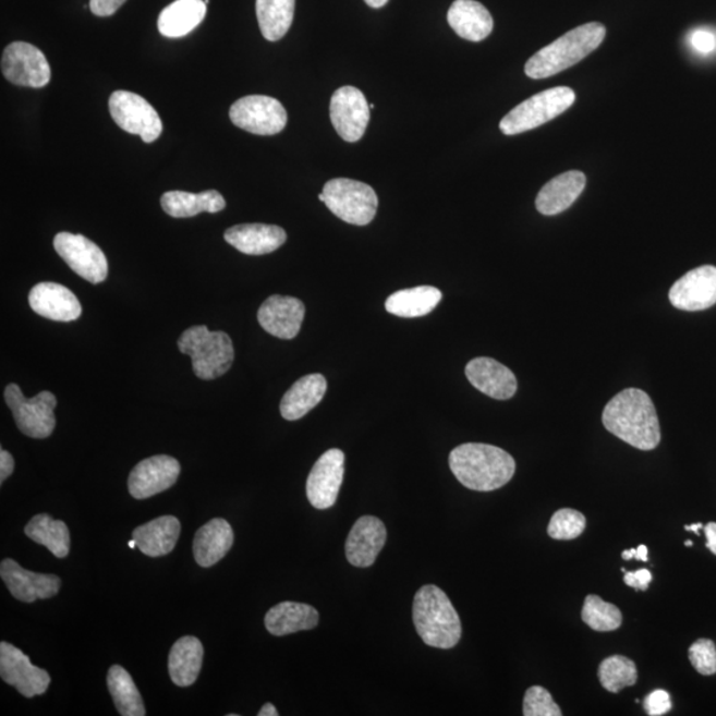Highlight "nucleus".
<instances>
[{
    "mask_svg": "<svg viewBox=\"0 0 716 716\" xmlns=\"http://www.w3.org/2000/svg\"><path fill=\"white\" fill-rule=\"evenodd\" d=\"M181 353L192 357L195 376L216 379L223 376L234 363V345L224 332H211L205 326L192 327L181 335Z\"/></svg>",
    "mask_w": 716,
    "mask_h": 716,
    "instance_id": "nucleus-5",
    "label": "nucleus"
},
{
    "mask_svg": "<svg viewBox=\"0 0 716 716\" xmlns=\"http://www.w3.org/2000/svg\"><path fill=\"white\" fill-rule=\"evenodd\" d=\"M707 538L706 547L716 556V523L712 522L703 527Z\"/></svg>",
    "mask_w": 716,
    "mask_h": 716,
    "instance_id": "nucleus-48",
    "label": "nucleus"
},
{
    "mask_svg": "<svg viewBox=\"0 0 716 716\" xmlns=\"http://www.w3.org/2000/svg\"><path fill=\"white\" fill-rule=\"evenodd\" d=\"M450 27L470 41H482L493 33L494 21L485 5L475 0H456L448 14Z\"/></svg>",
    "mask_w": 716,
    "mask_h": 716,
    "instance_id": "nucleus-26",
    "label": "nucleus"
},
{
    "mask_svg": "<svg viewBox=\"0 0 716 716\" xmlns=\"http://www.w3.org/2000/svg\"><path fill=\"white\" fill-rule=\"evenodd\" d=\"M581 617L586 626L596 632H611L622 623L621 610L596 595L586 596Z\"/></svg>",
    "mask_w": 716,
    "mask_h": 716,
    "instance_id": "nucleus-38",
    "label": "nucleus"
},
{
    "mask_svg": "<svg viewBox=\"0 0 716 716\" xmlns=\"http://www.w3.org/2000/svg\"><path fill=\"white\" fill-rule=\"evenodd\" d=\"M327 387V379L323 375H308L298 379L281 398V417L287 421L303 418L323 401Z\"/></svg>",
    "mask_w": 716,
    "mask_h": 716,
    "instance_id": "nucleus-27",
    "label": "nucleus"
},
{
    "mask_svg": "<svg viewBox=\"0 0 716 716\" xmlns=\"http://www.w3.org/2000/svg\"><path fill=\"white\" fill-rule=\"evenodd\" d=\"M607 29L602 23H587L569 31L534 54L525 64V75L542 80L557 75L596 51Z\"/></svg>",
    "mask_w": 716,
    "mask_h": 716,
    "instance_id": "nucleus-3",
    "label": "nucleus"
},
{
    "mask_svg": "<svg viewBox=\"0 0 716 716\" xmlns=\"http://www.w3.org/2000/svg\"><path fill=\"white\" fill-rule=\"evenodd\" d=\"M305 307L302 300L292 296L272 295L260 305V327L275 338L295 339L302 329Z\"/></svg>",
    "mask_w": 716,
    "mask_h": 716,
    "instance_id": "nucleus-19",
    "label": "nucleus"
},
{
    "mask_svg": "<svg viewBox=\"0 0 716 716\" xmlns=\"http://www.w3.org/2000/svg\"><path fill=\"white\" fill-rule=\"evenodd\" d=\"M230 119L243 131L258 136H274L284 130L289 116L277 99L253 95L232 104Z\"/></svg>",
    "mask_w": 716,
    "mask_h": 716,
    "instance_id": "nucleus-10",
    "label": "nucleus"
},
{
    "mask_svg": "<svg viewBox=\"0 0 716 716\" xmlns=\"http://www.w3.org/2000/svg\"><path fill=\"white\" fill-rule=\"evenodd\" d=\"M345 473V456L330 449L318 458L307 480V498L317 510H328L338 500Z\"/></svg>",
    "mask_w": 716,
    "mask_h": 716,
    "instance_id": "nucleus-15",
    "label": "nucleus"
},
{
    "mask_svg": "<svg viewBox=\"0 0 716 716\" xmlns=\"http://www.w3.org/2000/svg\"><path fill=\"white\" fill-rule=\"evenodd\" d=\"M206 11L205 0H175L159 14V34L170 39L182 38L204 22Z\"/></svg>",
    "mask_w": 716,
    "mask_h": 716,
    "instance_id": "nucleus-30",
    "label": "nucleus"
},
{
    "mask_svg": "<svg viewBox=\"0 0 716 716\" xmlns=\"http://www.w3.org/2000/svg\"><path fill=\"white\" fill-rule=\"evenodd\" d=\"M369 108H371V110L375 109V104H371Z\"/></svg>",
    "mask_w": 716,
    "mask_h": 716,
    "instance_id": "nucleus-55",
    "label": "nucleus"
},
{
    "mask_svg": "<svg viewBox=\"0 0 716 716\" xmlns=\"http://www.w3.org/2000/svg\"><path fill=\"white\" fill-rule=\"evenodd\" d=\"M603 424L614 436L639 450H654L660 442L656 408L641 389H626L611 398L604 409Z\"/></svg>",
    "mask_w": 716,
    "mask_h": 716,
    "instance_id": "nucleus-1",
    "label": "nucleus"
},
{
    "mask_svg": "<svg viewBox=\"0 0 716 716\" xmlns=\"http://www.w3.org/2000/svg\"><path fill=\"white\" fill-rule=\"evenodd\" d=\"M109 112L122 131L137 134L146 144L161 136L163 125L157 110L133 92L116 90L109 99Z\"/></svg>",
    "mask_w": 716,
    "mask_h": 716,
    "instance_id": "nucleus-9",
    "label": "nucleus"
},
{
    "mask_svg": "<svg viewBox=\"0 0 716 716\" xmlns=\"http://www.w3.org/2000/svg\"><path fill=\"white\" fill-rule=\"evenodd\" d=\"M387 527L375 517H363L354 523L345 543L347 559L353 567L368 568L375 565L387 543Z\"/></svg>",
    "mask_w": 716,
    "mask_h": 716,
    "instance_id": "nucleus-20",
    "label": "nucleus"
},
{
    "mask_svg": "<svg viewBox=\"0 0 716 716\" xmlns=\"http://www.w3.org/2000/svg\"><path fill=\"white\" fill-rule=\"evenodd\" d=\"M413 622L422 641L437 648L454 647L462 636V623L454 605L436 585L422 586L414 597Z\"/></svg>",
    "mask_w": 716,
    "mask_h": 716,
    "instance_id": "nucleus-4",
    "label": "nucleus"
},
{
    "mask_svg": "<svg viewBox=\"0 0 716 716\" xmlns=\"http://www.w3.org/2000/svg\"><path fill=\"white\" fill-rule=\"evenodd\" d=\"M0 577L11 595L27 604L57 596L61 586V580L54 574L27 571L12 559L2 561Z\"/></svg>",
    "mask_w": 716,
    "mask_h": 716,
    "instance_id": "nucleus-18",
    "label": "nucleus"
},
{
    "mask_svg": "<svg viewBox=\"0 0 716 716\" xmlns=\"http://www.w3.org/2000/svg\"><path fill=\"white\" fill-rule=\"evenodd\" d=\"M181 464L175 458L156 456L144 459L130 475V493L134 499H149L175 485Z\"/></svg>",
    "mask_w": 716,
    "mask_h": 716,
    "instance_id": "nucleus-16",
    "label": "nucleus"
},
{
    "mask_svg": "<svg viewBox=\"0 0 716 716\" xmlns=\"http://www.w3.org/2000/svg\"><path fill=\"white\" fill-rule=\"evenodd\" d=\"M224 239L242 254L266 255L283 246L287 234L279 226L251 223L230 228L224 232Z\"/></svg>",
    "mask_w": 716,
    "mask_h": 716,
    "instance_id": "nucleus-23",
    "label": "nucleus"
},
{
    "mask_svg": "<svg viewBox=\"0 0 716 716\" xmlns=\"http://www.w3.org/2000/svg\"><path fill=\"white\" fill-rule=\"evenodd\" d=\"M645 709L647 715L660 716L670 712L671 697L665 690H654L645 700Z\"/></svg>",
    "mask_w": 716,
    "mask_h": 716,
    "instance_id": "nucleus-42",
    "label": "nucleus"
},
{
    "mask_svg": "<svg viewBox=\"0 0 716 716\" xmlns=\"http://www.w3.org/2000/svg\"><path fill=\"white\" fill-rule=\"evenodd\" d=\"M364 2L373 9H381L389 2V0H364Z\"/></svg>",
    "mask_w": 716,
    "mask_h": 716,
    "instance_id": "nucleus-50",
    "label": "nucleus"
},
{
    "mask_svg": "<svg viewBox=\"0 0 716 716\" xmlns=\"http://www.w3.org/2000/svg\"><path fill=\"white\" fill-rule=\"evenodd\" d=\"M676 308L689 312L703 311L716 304V267L691 269L676 281L669 293Z\"/></svg>",
    "mask_w": 716,
    "mask_h": 716,
    "instance_id": "nucleus-17",
    "label": "nucleus"
},
{
    "mask_svg": "<svg viewBox=\"0 0 716 716\" xmlns=\"http://www.w3.org/2000/svg\"><path fill=\"white\" fill-rule=\"evenodd\" d=\"M577 95L571 88L557 87L541 92L519 104L500 121V131L506 136L536 130L548 121L559 118L573 106Z\"/></svg>",
    "mask_w": 716,
    "mask_h": 716,
    "instance_id": "nucleus-6",
    "label": "nucleus"
},
{
    "mask_svg": "<svg viewBox=\"0 0 716 716\" xmlns=\"http://www.w3.org/2000/svg\"><path fill=\"white\" fill-rule=\"evenodd\" d=\"M684 546H687V547H693V542H691V541H687V543H684Z\"/></svg>",
    "mask_w": 716,
    "mask_h": 716,
    "instance_id": "nucleus-53",
    "label": "nucleus"
},
{
    "mask_svg": "<svg viewBox=\"0 0 716 716\" xmlns=\"http://www.w3.org/2000/svg\"><path fill=\"white\" fill-rule=\"evenodd\" d=\"M323 194L328 209L349 224L366 226L376 217L378 197L366 183L335 179L326 183Z\"/></svg>",
    "mask_w": 716,
    "mask_h": 716,
    "instance_id": "nucleus-7",
    "label": "nucleus"
},
{
    "mask_svg": "<svg viewBox=\"0 0 716 716\" xmlns=\"http://www.w3.org/2000/svg\"><path fill=\"white\" fill-rule=\"evenodd\" d=\"M5 403L20 430L29 438H48L57 426L54 408L58 405L57 397L51 391H41L34 398H26L16 384H10L4 390Z\"/></svg>",
    "mask_w": 716,
    "mask_h": 716,
    "instance_id": "nucleus-8",
    "label": "nucleus"
},
{
    "mask_svg": "<svg viewBox=\"0 0 716 716\" xmlns=\"http://www.w3.org/2000/svg\"><path fill=\"white\" fill-rule=\"evenodd\" d=\"M232 544H234V531L228 520L213 519L195 534L194 559L204 568L216 566L229 554Z\"/></svg>",
    "mask_w": 716,
    "mask_h": 716,
    "instance_id": "nucleus-25",
    "label": "nucleus"
},
{
    "mask_svg": "<svg viewBox=\"0 0 716 716\" xmlns=\"http://www.w3.org/2000/svg\"><path fill=\"white\" fill-rule=\"evenodd\" d=\"M161 205L165 213L173 218H192L201 213L216 214L226 207L222 194L217 190L193 194L186 192H168L162 195Z\"/></svg>",
    "mask_w": 716,
    "mask_h": 716,
    "instance_id": "nucleus-32",
    "label": "nucleus"
},
{
    "mask_svg": "<svg viewBox=\"0 0 716 716\" xmlns=\"http://www.w3.org/2000/svg\"><path fill=\"white\" fill-rule=\"evenodd\" d=\"M53 247L72 271L89 283L99 284L107 279V256L88 238L71 234V232H60L53 239Z\"/></svg>",
    "mask_w": 716,
    "mask_h": 716,
    "instance_id": "nucleus-11",
    "label": "nucleus"
},
{
    "mask_svg": "<svg viewBox=\"0 0 716 716\" xmlns=\"http://www.w3.org/2000/svg\"><path fill=\"white\" fill-rule=\"evenodd\" d=\"M108 689L114 706L122 716H145L143 696L124 667L113 665L108 671Z\"/></svg>",
    "mask_w": 716,
    "mask_h": 716,
    "instance_id": "nucleus-36",
    "label": "nucleus"
},
{
    "mask_svg": "<svg viewBox=\"0 0 716 716\" xmlns=\"http://www.w3.org/2000/svg\"><path fill=\"white\" fill-rule=\"evenodd\" d=\"M2 73L10 83L27 88L46 87L51 80V69L46 54L26 41H15L5 48Z\"/></svg>",
    "mask_w": 716,
    "mask_h": 716,
    "instance_id": "nucleus-12",
    "label": "nucleus"
},
{
    "mask_svg": "<svg viewBox=\"0 0 716 716\" xmlns=\"http://www.w3.org/2000/svg\"><path fill=\"white\" fill-rule=\"evenodd\" d=\"M130 547L131 548H136L137 547V543H136V541H134V538H133L132 542H130Z\"/></svg>",
    "mask_w": 716,
    "mask_h": 716,
    "instance_id": "nucleus-52",
    "label": "nucleus"
},
{
    "mask_svg": "<svg viewBox=\"0 0 716 716\" xmlns=\"http://www.w3.org/2000/svg\"><path fill=\"white\" fill-rule=\"evenodd\" d=\"M653 577L651 571L647 569H639L635 572H626L623 581L630 587H633L635 591L646 592L648 584L652 583Z\"/></svg>",
    "mask_w": 716,
    "mask_h": 716,
    "instance_id": "nucleus-43",
    "label": "nucleus"
},
{
    "mask_svg": "<svg viewBox=\"0 0 716 716\" xmlns=\"http://www.w3.org/2000/svg\"><path fill=\"white\" fill-rule=\"evenodd\" d=\"M451 473L469 489L494 492L515 475L517 463L507 451L486 444H464L450 452Z\"/></svg>",
    "mask_w": 716,
    "mask_h": 716,
    "instance_id": "nucleus-2",
    "label": "nucleus"
},
{
    "mask_svg": "<svg viewBox=\"0 0 716 716\" xmlns=\"http://www.w3.org/2000/svg\"><path fill=\"white\" fill-rule=\"evenodd\" d=\"M585 525L586 519L583 513L572 508H562L550 519L548 535L555 541H573L583 534Z\"/></svg>",
    "mask_w": 716,
    "mask_h": 716,
    "instance_id": "nucleus-39",
    "label": "nucleus"
},
{
    "mask_svg": "<svg viewBox=\"0 0 716 716\" xmlns=\"http://www.w3.org/2000/svg\"><path fill=\"white\" fill-rule=\"evenodd\" d=\"M689 658L694 669L702 676H714L716 672V646L714 641L701 639L689 648Z\"/></svg>",
    "mask_w": 716,
    "mask_h": 716,
    "instance_id": "nucleus-41",
    "label": "nucleus"
},
{
    "mask_svg": "<svg viewBox=\"0 0 716 716\" xmlns=\"http://www.w3.org/2000/svg\"><path fill=\"white\" fill-rule=\"evenodd\" d=\"M329 112L342 139L357 143L363 138L371 120V108L363 92L354 87L339 88L330 99Z\"/></svg>",
    "mask_w": 716,
    "mask_h": 716,
    "instance_id": "nucleus-13",
    "label": "nucleus"
},
{
    "mask_svg": "<svg viewBox=\"0 0 716 716\" xmlns=\"http://www.w3.org/2000/svg\"><path fill=\"white\" fill-rule=\"evenodd\" d=\"M14 458H12L9 451L2 449V451H0V483H4V481L14 473Z\"/></svg>",
    "mask_w": 716,
    "mask_h": 716,
    "instance_id": "nucleus-46",
    "label": "nucleus"
},
{
    "mask_svg": "<svg viewBox=\"0 0 716 716\" xmlns=\"http://www.w3.org/2000/svg\"><path fill=\"white\" fill-rule=\"evenodd\" d=\"M585 185V174L578 170L555 177L537 194V211L543 216H557L566 211L584 192Z\"/></svg>",
    "mask_w": 716,
    "mask_h": 716,
    "instance_id": "nucleus-24",
    "label": "nucleus"
},
{
    "mask_svg": "<svg viewBox=\"0 0 716 716\" xmlns=\"http://www.w3.org/2000/svg\"><path fill=\"white\" fill-rule=\"evenodd\" d=\"M126 0H90L89 8L96 16H112Z\"/></svg>",
    "mask_w": 716,
    "mask_h": 716,
    "instance_id": "nucleus-44",
    "label": "nucleus"
},
{
    "mask_svg": "<svg viewBox=\"0 0 716 716\" xmlns=\"http://www.w3.org/2000/svg\"><path fill=\"white\" fill-rule=\"evenodd\" d=\"M204 664V645L197 636H182L171 647L169 654V675L180 688L192 687L197 681Z\"/></svg>",
    "mask_w": 716,
    "mask_h": 716,
    "instance_id": "nucleus-29",
    "label": "nucleus"
},
{
    "mask_svg": "<svg viewBox=\"0 0 716 716\" xmlns=\"http://www.w3.org/2000/svg\"><path fill=\"white\" fill-rule=\"evenodd\" d=\"M647 547L644 546V544H641V546L632 549H627L623 550L622 553V559L623 560H639V561H644L647 562L648 556H647Z\"/></svg>",
    "mask_w": 716,
    "mask_h": 716,
    "instance_id": "nucleus-47",
    "label": "nucleus"
},
{
    "mask_svg": "<svg viewBox=\"0 0 716 716\" xmlns=\"http://www.w3.org/2000/svg\"><path fill=\"white\" fill-rule=\"evenodd\" d=\"M318 199H320L321 202H324V201H326V197H324V194L321 193L320 195H318Z\"/></svg>",
    "mask_w": 716,
    "mask_h": 716,
    "instance_id": "nucleus-54",
    "label": "nucleus"
},
{
    "mask_svg": "<svg viewBox=\"0 0 716 716\" xmlns=\"http://www.w3.org/2000/svg\"><path fill=\"white\" fill-rule=\"evenodd\" d=\"M295 14V0H256L262 35L269 41H278L289 33Z\"/></svg>",
    "mask_w": 716,
    "mask_h": 716,
    "instance_id": "nucleus-35",
    "label": "nucleus"
},
{
    "mask_svg": "<svg viewBox=\"0 0 716 716\" xmlns=\"http://www.w3.org/2000/svg\"><path fill=\"white\" fill-rule=\"evenodd\" d=\"M636 666L632 659L623 656H611L604 659L598 667V679L605 690L620 693L622 689L636 683Z\"/></svg>",
    "mask_w": 716,
    "mask_h": 716,
    "instance_id": "nucleus-37",
    "label": "nucleus"
},
{
    "mask_svg": "<svg viewBox=\"0 0 716 716\" xmlns=\"http://www.w3.org/2000/svg\"><path fill=\"white\" fill-rule=\"evenodd\" d=\"M702 529H703L702 523H695V524L687 525V527H684V530H687V531L695 532L696 535L701 534L700 530H702Z\"/></svg>",
    "mask_w": 716,
    "mask_h": 716,
    "instance_id": "nucleus-51",
    "label": "nucleus"
},
{
    "mask_svg": "<svg viewBox=\"0 0 716 716\" xmlns=\"http://www.w3.org/2000/svg\"><path fill=\"white\" fill-rule=\"evenodd\" d=\"M259 716H278V709L272 705V703H266L265 706L260 708L258 713Z\"/></svg>",
    "mask_w": 716,
    "mask_h": 716,
    "instance_id": "nucleus-49",
    "label": "nucleus"
},
{
    "mask_svg": "<svg viewBox=\"0 0 716 716\" xmlns=\"http://www.w3.org/2000/svg\"><path fill=\"white\" fill-rule=\"evenodd\" d=\"M28 302L36 314L53 321H75L83 312L75 293L51 281L36 284L29 291Z\"/></svg>",
    "mask_w": 716,
    "mask_h": 716,
    "instance_id": "nucleus-21",
    "label": "nucleus"
},
{
    "mask_svg": "<svg viewBox=\"0 0 716 716\" xmlns=\"http://www.w3.org/2000/svg\"><path fill=\"white\" fill-rule=\"evenodd\" d=\"M26 535L31 541L45 546L58 559L69 556L71 548L70 530L61 520H54L48 513H39L26 525Z\"/></svg>",
    "mask_w": 716,
    "mask_h": 716,
    "instance_id": "nucleus-34",
    "label": "nucleus"
},
{
    "mask_svg": "<svg viewBox=\"0 0 716 716\" xmlns=\"http://www.w3.org/2000/svg\"><path fill=\"white\" fill-rule=\"evenodd\" d=\"M523 714L525 716H561L562 712L548 690L542 687H532L525 691Z\"/></svg>",
    "mask_w": 716,
    "mask_h": 716,
    "instance_id": "nucleus-40",
    "label": "nucleus"
},
{
    "mask_svg": "<svg viewBox=\"0 0 716 716\" xmlns=\"http://www.w3.org/2000/svg\"><path fill=\"white\" fill-rule=\"evenodd\" d=\"M181 534L180 520L174 517H161L133 531L137 548L146 556L169 555L175 548Z\"/></svg>",
    "mask_w": 716,
    "mask_h": 716,
    "instance_id": "nucleus-28",
    "label": "nucleus"
},
{
    "mask_svg": "<svg viewBox=\"0 0 716 716\" xmlns=\"http://www.w3.org/2000/svg\"><path fill=\"white\" fill-rule=\"evenodd\" d=\"M0 676L26 697L45 694L51 683L46 670L31 664L27 654L5 641L0 644Z\"/></svg>",
    "mask_w": 716,
    "mask_h": 716,
    "instance_id": "nucleus-14",
    "label": "nucleus"
},
{
    "mask_svg": "<svg viewBox=\"0 0 716 716\" xmlns=\"http://www.w3.org/2000/svg\"><path fill=\"white\" fill-rule=\"evenodd\" d=\"M440 300L442 292L436 287L421 286L395 292L388 298L385 308L395 316L421 317L436 310Z\"/></svg>",
    "mask_w": 716,
    "mask_h": 716,
    "instance_id": "nucleus-33",
    "label": "nucleus"
},
{
    "mask_svg": "<svg viewBox=\"0 0 716 716\" xmlns=\"http://www.w3.org/2000/svg\"><path fill=\"white\" fill-rule=\"evenodd\" d=\"M318 611L308 604L284 602L267 611L265 626L269 633L277 636L289 635L302 630L315 629Z\"/></svg>",
    "mask_w": 716,
    "mask_h": 716,
    "instance_id": "nucleus-31",
    "label": "nucleus"
},
{
    "mask_svg": "<svg viewBox=\"0 0 716 716\" xmlns=\"http://www.w3.org/2000/svg\"><path fill=\"white\" fill-rule=\"evenodd\" d=\"M691 45H693L697 52H712L715 48L714 35L705 29L695 31V33L691 35Z\"/></svg>",
    "mask_w": 716,
    "mask_h": 716,
    "instance_id": "nucleus-45",
    "label": "nucleus"
},
{
    "mask_svg": "<svg viewBox=\"0 0 716 716\" xmlns=\"http://www.w3.org/2000/svg\"><path fill=\"white\" fill-rule=\"evenodd\" d=\"M464 372L475 389L495 400H510L517 393L515 375L497 360L489 357L471 360Z\"/></svg>",
    "mask_w": 716,
    "mask_h": 716,
    "instance_id": "nucleus-22",
    "label": "nucleus"
}]
</instances>
